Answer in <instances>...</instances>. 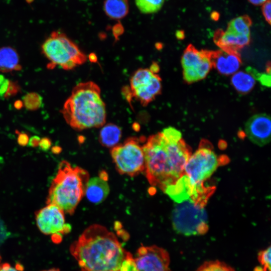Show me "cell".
Returning a JSON list of instances; mask_svg holds the SVG:
<instances>
[{
    "instance_id": "cell-1",
    "label": "cell",
    "mask_w": 271,
    "mask_h": 271,
    "mask_svg": "<svg viewBox=\"0 0 271 271\" xmlns=\"http://www.w3.org/2000/svg\"><path fill=\"white\" fill-rule=\"evenodd\" d=\"M143 150L147 179L151 185L163 191L184 174L191 155L181 132L171 126L150 136Z\"/></svg>"
},
{
    "instance_id": "cell-2",
    "label": "cell",
    "mask_w": 271,
    "mask_h": 271,
    "mask_svg": "<svg viewBox=\"0 0 271 271\" xmlns=\"http://www.w3.org/2000/svg\"><path fill=\"white\" fill-rule=\"evenodd\" d=\"M80 271H118L127 251L105 227H88L70 247Z\"/></svg>"
},
{
    "instance_id": "cell-3",
    "label": "cell",
    "mask_w": 271,
    "mask_h": 271,
    "mask_svg": "<svg viewBox=\"0 0 271 271\" xmlns=\"http://www.w3.org/2000/svg\"><path fill=\"white\" fill-rule=\"evenodd\" d=\"M106 110L99 86L89 81L80 82L73 87L61 113L72 128L82 130L102 126L106 122Z\"/></svg>"
},
{
    "instance_id": "cell-4",
    "label": "cell",
    "mask_w": 271,
    "mask_h": 271,
    "mask_svg": "<svg viewBox=\"0 0 271 271\" xmlns=\"http://www.w3.org/2000/svg\"><path fill=\"white\" fill-rule=\"evenodd\" d=\"M89 179L86 170L73 167L66 161H62L51 184L47 204H54L64 213L72 215L85 194Z\"/></svg>"
},
{
    "instance_id": "cell-5",
    "label": "cell",
    "mask_w": 271,
    "mask_h": 271,
    "mask_svg": "<svg viewBox=\"0 0 271 271\" xmlns=\"http://www.w3.org/2000/svg\"><path fill=\"white\" fill-rule=\"evenodd\" d=\"M224 159L214 152L207 141L203 140L200 142L198 149L189 157L184 169V174L188 176L192 186V199H208L214 189L206 187L204 183L219 166L226 163L223 161Z\"/></svg>"
},
{
    "instance_id": "cell-6",
    "label": "cell",
    "mask_w": 271,
    "mask_h": 271,
    "mask_svg": "<svg viewBox=\"0 0 271 271\" xmlns=\"http://www.w3.org/2000/svg\"><path fill=\"white\" fill-rule=\"evenodd\" d=\"M43 55L49 60L47 67L52 69L58 66L65 70H71L84 64L87 55L64 33L52 32L41 46Z\"/></svg>"
},
{
    "instance_id": "cell-7",
    "label": "cell",
    "mask_w": 271,
    "mask_h": 271,
    "mask_svg": "<svg viewBox=\"0 0 271 271\" xmlns=\"http://www.w3.org/2000/svg\"><path fill=\"white\" fill-rule=\"evenodd\" d=\"M171 221L174 230L186 236L204 235L208 230V219L204 206L191 198L178 204L173 210Z\"/></svg>"
},
{
    "instance_id": "cell-8",
    "label": "cell",
    "mask_w": 271,
    "mask_h": 271,
    "mask_svg": "<svg viewBox=\"0 0 271 271\" xmlns=\"http://www.w3.org/2000/svg\"><path fill=\"white\" fill-rule=\"evenodd\" d=\"M140 140L130 137L111 149V158L120 174L134 177L145 171V155Z\"/></svg>"
},
{
    "instance_id": "cell-9",
    "label": "cell",
    "mask_w": 271,
    "mask_h": 271,
    "mask_svg": "<svg viewBox=\"0 0 271 271\" xmlns=\"http://www.w3.org/2000/svg\"><path fill=\"white\" fill-rule=\"evenodd\" d=\"M161 79L149 68H140L131 76L129 92L143 106H146L161 93Z\"/></svg>"
},
{
    "instance_id": "cell-10",
    "label": "cell",
    "mask_w": 271,
    "mask_h": 271,
    "mask_svg": "<svg viewBox=\"0 0 271 271\" xmlns=\"http://www.w3.org/2000/svg\"><path fill=\"white\" fill-rule=\"evenodd\" d=\"M134 258L138 271H172L168 252L156 245H142L137 250Z\"/></svg>"
},
{
    "instance_id": "cell-11",
    "label": "cell",
    "mask_w": 271,
    "mask_h": 271,
    "mask_svg": "<svg viewBox=\"0 0 271 271\" xmlns=\"http://www.w3.org/2000/svg\"><path fill=\"white\" fill-rule=\"evenodd\" d=\"M35 218L38 228L45 234H64L71 230L70 225L65 223L64 212L54 204H47L38 210Z\"/></svg>"
},
{
    "instance_id": "cell-12",
    "label": "cell",
    "mask_w": 271,
    "mask_h": 271,
    "mask_svg": "<svg viewBox=\"0 0 271 271\" xmlns=\"http://www.w3.org/2000/svg\"><path fill=\"white\" fill-rule=\"evenodd\" d=\"M244 129L247 137L252 143L263 147L270 141V117L265 113L254 115L245 123Z\"/></svg>"
},
{
    "instance_id": "cell-13",
    "label": "cell",
    "mask_w": 271,
    "mask_h": 271,
    "mask_svg": "<svg viewBox=\"0 0 271 271\" xmlns=\"http://www.w3.org/2000/svg\"><path fill=\"white\" fill-rule=\"evenodd\" d=\"M214 40L222 51L227 53H238L237 51L247 45L250 36L236 34L233 32L217 30L214 33Z\"/></svg>"
},
{
    "instance_id": "cell-14",
    "label": "cell",
    "mask_w": 271,
    "mask_h": 271,
    "mask_svg": "<svg viewBox=\"0 0 271 271\" xmlns=\"http://www.w3.org/2000/svg\"><path fill=\"white\" fill-rule=\"evenodd\" d=\"M107 179L104 171H102L99 176L89 179L84 195L90 202L98 204L106 198L110 191Z\"/></svg>"
},
{
    "instance_id": "cell-15",
    "label": "cell",
    "mask_w": 271,
    "mask_h": 271,
    "mask_svg": "<svg viewBox=\"0 0 271 271\" xmlns=\"http://www.w3.org/2000/svg\"><path fill=\"white\" fill-rule=\"evenodd\" d=\"M210 58L212 66L224 75L235 73L241 64L238 53H227L222 50L211 51Z\"/></svg>"
},
{
    "instance_id": "cell-16",
    "label": "cell",
    "mask_w": 271,
    "mask_h": 271,
    "mask_svg": "<svg viewBox=\"0 0 271 271\" xmlns=\"http://www.w3.org/2000/svg\"><path fill=\"white\" fill-rule=\"evenodd\" d=\"M164 192L177 203H182L190 198L192 186L186 174H183L174 184L168 186Z\"/></svg>"
},
{
    "instance_id": "cell-17",
    "label": "cell",
    "mask_w": 271,
    "mask_h": 271,
    "mask_svg": "<svg viewBox=\"0 0 271 271\" xmlns=\"http://www.w3.org/2000/svg\"><path fill=\"white\" fill-rule=\"evenodd\" d=\"M22 69L20 57L17 51L12 47L0 48V71L3 73L19 71Z\"/></svg>"
},
{
    "instance_id": "cell-18",
    "label": "cell",
    "mask_w": 271,
    "mask_h": 271,
    "mask_svg": "<svg viewBox=\"0 0 271 271\" xmlns=\"http://www.w3.org/2000/svg\"><path fill=\"white\" fill-rule=\"evenodd\" d=\"M121 136L122 131L119 126L112 123H108L101 126L98 140L103 147L113 148L117 146Z\"/></svg>"
},
{
    "instance_id": "cell-19",
    "label": "cell",
    "mask_w": 271,
    "mask_h": 271,
    "mask_svg": "<svg viewBox=\"0 0 271 271\" xmlns=\"http://www.w3.org/2000/svg\"><path fill=\"white\" fill-rule=\"evenodd\" d=\"M103 10L106 15L112 19H120L128 13V0H105Z\"/></svg>"
},
{
    "instance_id": "cell-20",
    "label": "cell",
    "mask_w": 271,
    "mask_h": 271,
    "mask_svg": "<svg viewBox=\"0 0 271 271\" xmlns=\"http://www.w3.org/2000/svg\"><path fill=\"white\" fill-rule=\"evenodd\" d=\"M231 83L237 91L244 94L252 89L255 83V79L248 72L239 71L232 76Z\"/></svg>"
},
{
    "instance_id": "cell-21",
    "label": "cell",
    "mask_w": 271,
    "mask_h": 271,
    "mask_svg": "<svg viewBox=\"0 0 271 271\" xmlns=\"http://www.w3.org/2000/svg\"><path fill=\"white\" fill-rule=\"evenodd\" d=\"M251 24L250 18L247 15H243L232 19L228 23L226 30L236 34L250 36Z\"/></svg>"
},
{
    "instance_id": "cell-22",
    "label": "cell",
    "mask_w": 271,
    "mask_h": 271,
    "mask_svg": "<svg viewBox=\"0 0 271 271\" xmlns=\"http://www.w3.org/2000/svg\"><path fill=\"white\" fill-rule=\"evenodd\" d=\"M203 57V50L199 51L192 45H188L184 52L182 59L183 68H196Z\"/></svg>"
},
{
    "instance_id": "cell-23",
    "label": "cell",
    "mask_w": 271,
    "mask_h": 271,
    "mask_svg": "<svg viewBox=\"0 0 271 271\" xmlns=\"http://www.w3.org/2000/svg\"><path fill=\"white\" fill-rule=\"evenodd\" d=\"M165 0H135L139 11L143 14L156 13L162 8Z\"/></svg>"
},
{
    "instance_id": "cell-24",
    "label": "cell",
    "mask_w": 271,
    "mask_h": 271,
    "mask_svg": "<svg viewBox=\"0 0 271 271\" xmlns=\"http://www.w3.org/2000/svg\"><path fill=\"white\" fill-rule=\"evenodd\" d=\"M22 102L29 110H36L42 105V97L36 92H30L23 97Z\"/></svg>"
},
{
    "instance_id": "cell-25",
    "label": "cell",
    "mask_w": 271,
    "mask_h": 271,
    "mask_svg": "<svg viewBox=\"0 0 271 271\" xmlns=\"http://www.w3.org/2000/svg\"><path fill=\"white\" fill-rule=\"evenodd\" d=\"M196 271H235L224 262L216 260L207 261L202 263Z\"/></svg>"
},
{
    "instance_id": "cell-26",
    "label": "cell",
    "mask_w": 271,
    "mask_h": 271,
    "mask_svg": "<svg viewBox=\"0 0 271 271\" xmlns=\"http://www.w3.org/2000/svg\"><path fill=\"white\" fill-rule=\"evenodd\" d=\"M203 57L196 68H195L199 79L204 78L213 66L210 58L211 51L203 50Z\"/></svg>"
},
{
    "instance_id": "cell-27",
    "label": "cell",
    "mask_w": 271,
    "mask_h": 271,
    "mask_svg": "<svg viewBox=\"0 0 271 271\" xmlns=\"http://www.w3.org/2000/svg\"><path fill=\"white\" fill-rule=\"evenodd\" d=\"M270 246L260 251L258 254V259L261 267H256L254 271H270Z\"/></svg>"
},
{
    "instance_id": "cell-28",
    "label": "cell",
    "mask_w": 271,
    "mask_h": 271,
    "mask_svg": "<svg viewBox=\"0 0 271 271\" xmlns=\"http://www.w3.org/2000/svg\"><path fill=\"white\" fill-rule=\"evenodd\" d=\"M118 271H138L134 258L130 252H126V255L120 264Z\"/></svg>"
},
{
    "instance_id": "cell-29",
    "label": "cell",
    "mask_w": 271,
    "mask_h": 271,
    "mask_svg": "<svg viewBox=\"0 0 271 271\" xmlns=\"http://www.w3.org/2000/svg\"><path fill=\"white\" fill-rule=\"evenodd\" d=\"M183 77L188 83H192L199 80L197 71L194 68H184Z\"/></svg>"
},
{
    "instance_id": "cell-30",
    "label": "cell",
    "mask_w": 271,
    "mask_h": 271,
    "mask_svg": "<svg viewBox=\"0 0 271 271\" xmlns=\"http://www.w3.org/2000/svg\"><path fill=\"white\" fill-rule=\"evenodd\" d=\"M262 14L266 21L270 25L271 19V2L270 0H267L263 5L261 7Z\"/></svg>"
},
{
    "instance_id": "cell-31",
    "label": "cell",
    "mask_w": 271,
    "mask_h": 271,
    "mask_svg": "<svg viewBox=\"0 0 271 271\" xmlns=\"http://www.w3.org/2000/svg\"><path fill=\"white\" fill-rule=\"evenodd\" d=\"M20 90V86L17 82L10 81L7 91L4 95L5 98H9L16 95Z\"/></svg>"
},
{
    "instance_id": "cell-32",
    "label": "cell",
    "mask_w": 271,
    "mask_h": 271,
    "mask_svg": "<svg viewBox=\"0 0 271 271\" xmlns=\"http://www.w3.org/2000/svg\"><path fill=\"white\" fill-rule=\"evenodd\" d=\"M10 80L0 74V96H4L9 85Z\"/></svg>"
},
{
    "instance_id": "cell-33",
    "label": "cell",
    "mask_w": 271,
    "mask_h": 271,
    "mask_svg": "<svg viewBox=\"0 0 271 271\" xmlns=\"http://www.w3.org/2000/svg\"><path fill=\"white\" fill-rule=\"evenodd\" d=\"M263 86H270V74L268 73H260L257 79Z\"/></svg>"
},
{
    "instance_id": "cell-34",
    "label": "cell",
    "mask_w": 271,
    "mask_h": 271,
    "mask_svg": "<svg viewBox=\"0 0 271 271\" xmlns=\"http://www.w3.org/2000/svg\"><path fill=\"white\" fill-rule=\"evenodd\" d=\"M51 146V141L48 138H43L40 139L39 146L43 151H47Z\"/></svg>"
},
{
    "instance_id": "cell-35",
    "label": "cell",
    "mask_w": 271,
    "mask_h": 271,
    "mask_svg": "<svg viewBox=\"0 0 271 271\" xmlns=\"http://www.w3.org/2000/svg\"><path fill=\"white\" fill-rule=\"evenodd\" d=\"M18 143L21 146H26L29 142V137L28 135L25 133L18 132Z\"/></svg>"
},
{
    "instance_id": "cell-36",
    "label": "cell",
    "mask_w": 271,
    "mask_h": 271,
    "mask_svg": "<svg viewBox=\"0 0 271 271\" xmlns=\"http://www.w3.org/2000/svg\"><path fill=\"white\" fill-rule=\"evenodd\" d=\"M40 141V138L39 137L34 136L29 140L28 144L31 147H37L39 146Z\"/></svg>"
},
{
    "instance_id": "cell-37",
    "label": "cell",
    "mask_w": 271,
    "mask_h": 271,
    "mask_svg": "<svg viewBox=\"0 0 271 271\" xmlns=\"http://www.w3.org/2000/svg\"><path fill=\"white\" fill-rule=\"evenodd\" d=\"M0 271H18L8 263H5L0 265Z\"/></svg>"
},
{
    "instance_id": "cell-38",
    "label": "cell",
    "mask_w": 271,
    "mask_h": 271,
    "mask_svg": "<svg viewBox=\"0 0 271 271\" xmlns=\"http://www.w3.org/2000/svg\"><path fill=\"white\" fill-rule=\"evenodd\" d=\"M122 31L123 28L122 26L119 24H116L113 28V31L114 32V34L117 33V35H119V33H122Z\"/></svg>"
},
{
    "instance_id": "cell-39",
    "label": "cell",
    "mask_w": 271,
    "mask_h": 271,
    "mask_svg": "<svg viewBox=\"0 0 271 271\" xmlns=\"http://www.w3.org/2000/svg\"><path fill=\"white\" fill-rule=\"evenodd\" d=\"M267 0H248L251 4L254 6H260L263 5Z\"/></svg>"
},
{
    "instance_id": "cell-40",
    "label": "cell",
    "mask_w": 271,
    "mask_h": 271,
    "mask_svg": "<svg viewBox=\"0 0 271 271\" xmlns=\"http://www.w3.org/2000/svg\"><path fill=\"white\" fill-rule=\"evenodd\" d=\"M150 69L154 73L157 74L159 71V67L158 64L156 63H153Z\"/></svg>"
},
{
    "instance_id": "cell-41",
    "label": "cell",
    "mask_w": 271,
    "mask_h": 271,
    "mask_svg": "<svg viewBox=\"0 0 271 271\" xmlns=\"http://www.w3.org/2000/svg\"><path fill=\"white\" fill-rule=\"evenodd\" d=\"M176 36L178 39H183L185 37L184 32L182 30H178L176 33Z\"/></svg>"
},
{
    "instance_id": "cell-42",
    "label": "cell",
    "mask_w": 271,
    "mask_h": 271,
    "mask_svg": "<svg viewBox=\"0 0 271 271\" xmlns=\"http://www.w3.org/2000/svg\"><path fill=\"white\" fill-rule=\"evenodd\" d=\"M211 18L214 21H217L219 18V14L216 11L213 12L211 14Z\"/></svg>"
},
{
    "instance_id": "cell-43",
    "label": "cell",
    "mask_w": 271,
    "mask_h": 271,
    "mask_svg": "<svg viewBox=\"0 0 271 271\" xmlns=\"http://www.w3.org/2000/svg\"><path fill=\"white\" fill-rule=\"evenodd\" d=\"M43 271H60V270L58 268H51V269H49L45 270H43Z\"/></svg>"
},
{
    "instance_id": "cell-44",
    "label": "cell",
    "mask_w": 271,
    "mask_h": 271,
    "mask_svg": "<svg viewBox=\"0 0 271 271\" xmlns=\"http://www.w3.org/2000/svg\"><path fill=\"white\" fill-rule=\"evenodd\" d=\"M1 256H0V265H1Z\"/></svg>"
}]
</instances>
